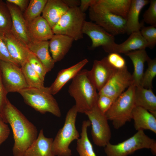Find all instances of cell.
<instances>
[{"label":"cell","instance_id":"cb8c5ba5","mask_svg":"<svg viewBox=\"0 0 156 156\" xmlns=\"http://www.w3.org/2000/svg\"><path fill=\"white\" fill-rule=\"evenodd\" d=\"M27 47L40 60L48 72L51 71L55 62L49 53V41L31 39Z\"/></svg>","mask_w":156,"mask_h":156},{"label":"cell","instance_id":"6da1fadb","mask_svg":"<svg viewBox=\"0 0 156 156\" xmlns=\"http://www.w3.org/2000/svg\"><path fill=\"white\" fill-rule=\"evenodd\" d=\"M0 116L6 123L10 124L13 133L14 156H24L27 149L36 139V127L30 122L8 99L0 112Z\"/></svg>","mask_w":156,"mask_h":156},{"label":"cell","instance_id":"1f68e13d","mask_svg":"<svg viewBox=\"0 0 156 156\" xmlns=\"http://www.w3.org/2000/svg\"><path fill=\"white\" fill-rule=\"evenodd\" d=\"M146 62L148 68L144 73L141 87L148 89H152V81L156 76V59L149 57Z\"/></svg>","mask_w":156,"mask_h":156},{"label":"cell","instance_id":"5bb4252c","mask_svg":"<svg viewBox=\"0 0 156 156\" xmlns=\"http://www.w3.org/2000/svg\"><path fill=\"white\" fill-rule=\"evenodd\" d=\"M11 17V33L27 47L31 40L27 24L23 13L16 6L5 1Z\"/></svg>","mask_w":156,"mask_h":156},{"label":"cell","instance_id":"f1b7e54d","mask_svg":"<svg viewBox=\"0 0 156 156\" xmlns=\"http://www.w3.org/2000/svg\"><path fill=\"white\" fill-rule=\"evenodd\" d=\"M26 82L29 87L43 88L45 87L38 73L29 65L27 61L21 67Z\"/></svg>","mask_w":156,"mask_h":156},{"label":"cell","instance_id":"d4e9b609","mask_svg":"<svg viewBox=\"0 0 156 156\" xmlns=\"http://www.w3.org/2000/svg\"><path fill=\"white\" fill-rule=\"evenodd\" d=\"M130 35L129 38L120 44L116 43L111 53L125 54L136 50L145 49L148 47V44L141 35L140 31L133 32Z\"/></svg>","mask_w":156,"mask_h":156},{"label":"cell","instance_id":"8d00e7d4","mask_svg":"<svg viewBox=\"0 0 156 156\" xmlns=\"http://www.w3.org/2000/svg\"><path fill=\"white\" fill-rule=\"evenodd\" d=\"M99 96L97 102V106L100 110L105 114L114 101L112 98L106 95Z\"/></svg>","mask_w":156,"mask_h":156},{"label":"cell","instance_id":"2e32d148","mask_svg":"<svg viewBox=\"0 0 156 156\" xmlns=\"http://www.w3.org/2000/svg\"><path fill=\"white\" fill-rule=\"evenodd\" d=\"M87 59H84L76 64L58 73L53 82L49 87L50 93L53 95L57 94L70 80L73 79L88 62Z\"/></svg>","mask_w":156,"mask_h":156},{"label":"cell","instance_id":"5b68a950","mask_svg":"<svg viewBox=\"0 0 156 156\" xmlns=\"http://www.w3.org/2000/svg\"><path fill=\"white\" fill-rule=\"evenodd\" d=\"M136 86L133 83L114 102L105 115L111 121L114 128L118 129L132 120L135 107L134 93Z\"/></svg>","mask_w":156,"mask_h":156},{"label":"cell","instance_id":"4dcf8cb0","mask_svg":"<svg viewBox=\"0 0 156 156\" xmlns=\"http://www.w3.org/2000/svg\"><path fill=\"white\" fill-rule=\"evenodd\" d=\"M11 27V16L7 3L0 0V34L10 31Z\"/></svg>","mask_w":156,"mask_h":156},{"label":"cell","instance_id":"30bf717a","mask_svg":"<svg viewBox=\"0 0 156 156\" xmlns=\"http://www.w3.org/2000/svg\"><path fill=\"white\" fill-rule=\"evenodd\" d=\"M0 70L3 83L8 93L18 92L29 87L21 67L11 62L0 60Z\"/></svg>","mask_w":156,"mask_h":156},{"label":"cell","instance_id":"3957f363","mask_svg":"<svg viewBox=\"0 0 156 156\" xmlns=\"http://www.w3.org/2000/svg\"><path fill=\"white\" fill-rule=\"evenodd\" d=\"M24 101L36 111L42 114L48 112L58 117L61 116L57 101L50 92L49 88H43L28 87L18 92Z\"/></svg>","mask_w":156,"mask_h":156},{"label":"cell","instance_id":"8fae6325","mask_svg":"<svg viewBox=\"0 0 156 156\" xmlns=\"http://www.w3.org/2000/svg\"><path fill=\"white\" fill-rule=\"evenodd\" d=\"M133 83L132 74L127 66L117 70L98 94L107 96L115 101Z\"/></svg>","mask_w":156,"mask_h":156},{"label":"cell","instance_id":"7a4b0ae2","mask_svg":"<svg viewBox=\"0 0 156 156\" xmlns=\"http://www.w3.org/2000/svg\"><path fill=\"white\" fill-rule=\"evenodd\" d=\"M88 70L80 71L72 79L68 92L74 99L78 113H84L97 105L96 89L89 79Z\"/></svg>","mask_w":156,"mask_h":156},{"label":"cell","instance_id":"e575fe53","mask_svg":"<svg viewBox=\"0 0 156 156\" xmlns=\"http://www.w3.org/2000/svg\"><path fill=\"white\" fill-rule=\"evenodd\" d=\"M148 8L143 15V21L151 26L156 27V0H151Z\"/></svg>","mask_w":156,"mask_h":156},{"label":"cell","instance_id":"f35d334b","mask_svg":"<svg viewBox=\"0 0 156 156\" xmlns=\"http://www.w3.org/2000/svg\"><path fill=\"white\" fill-rule=\"evenodd\" d=\"M10 131L8 125L5 122L0 116V145L7 139Z\"/></svg>","mask_w":156,"mask_h":156},{"label":"cell","instance_id":"60d3db41","mask_svg":"<svg viewBox=\"0 0 156 156\" xmlns=\"http://www.w3.org/2000/svg\"><path fill=\"white\" fill-rule=\"evenodd\" d=\"M29 0H6V1L17 6L23 13L26 10L29 4Z\"/></svg>","mask_w":156,"mask_h":156},{"label":"cell","instance_id":"9c48e42d","mask_svg":"<svg viewBox=\"0 0 156 156\" xmlns=\"http://www.w3.org/2000/svg\"><path fill=\"white\" fill-rule=\"evenodd\" d=\"M85 114L88 116L92 126L91 134L94 143L96 146L105 147L111 138V129L105 114L97 105Z\"/></svg>","mask_w":156,"mask_h":156},{"label":"cell","instance_id":"e0dca14e","mask_svg":"<svg viewBox=\"0 0 156 156\" xmlns=\"http://www.w3.org/2000/svg\"><path fill=\"white\" fill-rule=\"evenodd\" d=\"M74 40L62 34H54L49 41V51L54 62L61 60L71 48Z\"/></svg>","mask_w":156,"mask_h":156},{"label":"cell","instance_id":"836d02e7","mask_svg":"<svg viewBox=\"0 0 156 156\" xmlns=\"http://www.w3.org/2000/svg\"><path fill=\"white\" fill-rule=\"evenodd\" d=\"M156 27L150 26H143L140 30V33L146 42L148 47L153 49L156 44Z\"/></svg>","mask_w":156,"mask_h":156},{"label":"cell","instance_id":"44dd1931","mask_svg":"<svg viewBox=\"0 0 156 156\" xmlns=\"http://www.w3.org/2000/svg\"><path fill=\"white\" fill-rule=\"evenodd\" d=\"M150 1L148 0H131L126 24V33L130 35L133 32L140 31L143 26L139 21L140 13L144 6Z\"/></svg>","mask_w":156,"mask_h":156},{"label":"cell","instance_id":"7402d4cb","mask_svg":"<svg viewBox=\"0 0 156 156\" xmlns=\"http://www.w3.org/2000/svg\"><path fill=\"white\" fill-rule=\"evenodd\" d=\"M62 0H48L42 12V16L51 29L69 9Z\"/></svg>","mask_w":156,"mask_h":156},{"label":"cell","instance_id":"f546056e","mask_svg":"<svg viewBox=\"0 0 156 156\" xmlns=\"http://www.w3.org/2000/svg\"><path fill=\"white\" fill-rule=\"evenodd\" d=\"M47 0H30L26 10L23 13L24 18L27 23L40 16Z\"/></svg>","mask_w":156,"mask_h":156},{"label":"cell","instance_id":"4fadbf2b","mask_svg":"<svg viewBox=\"0 0 156 156\" xmlns=\"http://www.w3.org/2000/svg\"><path fill=\"white\" fill-rule=\"evenodd\" d=\"M117 70L109 63L105 57L100 60L94 61L91 69L88 70L87 75L99 92Z\"/></svg>","mask_w":156,"mask_h":156},{"label":"cell","instance_id":"603a6c76","mask_svg":"<svg viewBox=\"0 0 156 156\" xmlns=\"http://www.w3.org/2000/svg\"><path fill=\"white\" fill-rule=\"evenodd\" d=\"M125 54L130 58L133 64L134 71L132 74L133 83L136 87H141L144 63L149 57L145 49L132 51Z\"/></svg>","mask_w":156,"mask_h":156},{"label":"cell","instance_id":"52a82bcc","mask_svg":"<svg viewBox=\"0 0 156 156\" xmlns=\"http://www.w3.org/2000/svg\"><path fill=\"white\" fill-rule=\"evenodd\" d=\"M86 14L79 7L69 8L52 28L54 34L65 35L77 40L83 38L82 29Z\"/></svg>","mask_w":156,"mask_h":156},{"label":"cell","instance_id":"4316f807","mask_svg":"<svg viewBox=\"0 0 156 156\" xmlns=\"http://www.w3.org/2000/svg\"><path fill=\"white\" fill-rule=\"evenodd\" d=\"M90 125L89 120L82 122L80 138L77 140L76 149L79 156H97L88 136V128Z\"/></svg>","mask_w":156,"mask_h":156},{"label":"cell","instance_id":"d6986e66","mask_svg":"<svg viewBox=\"0 0 156 156\" xmlns=\"http://www.w3.org/2000/svg\"><path fill=\"white\" fill-rule=\"evenodd\" d=\"M27 24L31 40L48 41L54 34L48 22L42 16L27 23Z\"/></svg>","mask_w":156,"mask_h":156},{"label":"cell","instance_id":"7bdbcfd3","mask_svg":"<svg viewBox=\"0 0 156 156\" xmlns=\"http://www.w3.org/2000/svg\"><path fill=\"white\" fill-rule=\"evenodd\" d=\"M69 8L79 7L80 0H62Z\"/></svg>","mask_w":156,"mask_h":156},{"label":"cell","instance_id":"b9f144b4","mask_svg":"<svg viewBox=\"0 0 156 156\" xmlns=\"http://www.w3.org/2000/svg\"><path fill=\"white\" fill-rule=\"evenodd\" d=\"M96 0H81L79 8L84 13L92 5L95 3Z\"/></svg>","mask_w":156,"mask_h":156},{"label":"cell","instance_id":"7c38bea8","mask_svg":"<svg viewBox=\"0 0 156 156\" xmlns=\"http://www.w3.org/2000/svg\"><path fill=\"white\" fill-rule=\"evenodd\" d=\"M82 32L91 39V49L101 46L106 52L111 53L116 43L114 36L94 22L86 21L83 24Z\"/></svg>","mask_w":156,"mask_h":156},{"label":"cell","instance_id":"277c9868","mask_svg":"<svg viewBox=\"0 0 156 156\" xmlns=\"http://www.w3.org/2000/svg\"><path fill=\"white\" fill-rule=\"evenodd\" d=\"M78 112L75 105L67 113L63 126L58 131L53 142V149L57 156H71L72 152L69 146L80 135L75 123Z\"/></svg>","mask_w":156,"mask_h":156},{"label":"cell","instance_id":"83f0119b","mask_svg":"<svg viewBox=\"0 0 156 156\" xmlns=\"http://www.w3.org/2000/svg\"><path fill=\"white\" fill-rule=\"evenodd\" d=\"M111 13L126 20L131 0H97Z\"/></svg>","mask_w":156,"mask_h":156},{"label":"cell","instance_id":"ba28073f","mask_svg":"<svg viewBox=\"0 0 156 156\" xmlns=\"http://www.w3.org/2000/svg\"><path fill=\"white\" fill-rule=\"evenodd\" d=\"M89 8L92 22L114 36L126 33V20L109 12L97 2Z\"/></svg>","mask_w":156,"mask_h":156},{"label":"cell","instance_id":"d6a6232c","mask_svg":"<svg viewBox=\"0 0 156 156\" xmlns=\"http://www.w3.org/2000/svg\"><path fill=\"white\" fill-rule=\"evenodd\" d=\"M27 61L42 81H44L45 75L48 71L40 60L28 49Z\"/></svg>","mask_w":156,"mask_h":156},{"label":"cell","instance_id":"ac0fdd59","mask_svg":"<svg viewBox=\"0 0 156 156\" xmlns=\"http://www.w3.org/2000/svg\"><path fill=\"white\" fill-rule=\"evenodd\" d=\"M131 119L137 131L149 130L156 133V117L147 110L135 106L132 112Z\"/></svg>","mask_w":156,"mask_h":156},{"label":"cell","instance_id":"484cf974","mask_svg":"<svg viewBox=\"0 0 156 156\" xmlns=\"http://www.w3.org/2000/svg\"><path fill=\"white\" fill-rule=\"evenodd\" d=\"M134 99L135 106L147 110L156 117V96L152 89L136 87Z\"/></svg>","mask_w":156,"mask_h":156},{"label":"cell","instance_id":"9a60e30c","mask_svg":"<svg viewBox=\"0 0 156 156\" xmlns=\"http://www.w3.org/2000/svg\"><path fill=\"white\" fill-rule=\"evenodd\" d=\"M1 34L10 56L21 67L27 61L28 48L11 31Z\"/></svg>","mask_w":156,"mask_h":156},{"label":"cell","instance_id":"ffe728a7","mask_svg":"<svg viewBox=\"0 0 156 156\" xmlns=\"http://www.w3.org/2000/svg\"><path fill=\"white\" fill-rule=\"evenodd\" d=\"M53 139L44 135L40 130L37 138L25 152L24 156H56L53 149Z\"/></svg>","mask_w":156,"mask_h":156},{"label":"cell","instance_id":"d590c367","mask_svg":"<svg viewBox=\"0 0 156 156\" xmlns=\"http://www.w3.org/2000/svg\"><path fill=\"white\" fill-rule=\"evenodd\" d=\"M106 57L109 63L117 70L122 69L127 66L125 60L119 53H111Z\"/></svg>","mask_w":156,"mask_h":156},{"label":"cell","instance_id":"8992f818","mask_svg":"<svg viewBox=\"0 0 156 156\" xmlns=\"http://www.w3.org/2000/svg\"><path fill=\"white\" fill-rule=\"evenodd\" d=\"M107 156H127L143 148L151 149L156 154V141L146 135L143 130H139L133 136L116 144L109 143L104 147Z\"/></svg>","mask_w":156,"mask_h":156},{"label":"cell","instance_id":"74e56055","mask_svg":"<svg viewBox=\"0 0 156 156\" xmlns=\"http://www.w3.org/2000/svg\"><path fill=\"white\" fill-rule=\"evenodd\" d=\"M0 60L11 62L18 66L10 56L1 34H0Z\"/></svg>","mask_w":156,"mask_h":156},{"label":"cell","instance_id":"ab89813d","mask_svg":"<svg viewBox=\"0 0 156 156\" xmlns=\"http://www.w3.org/2000/svg\"><path fill=\"white\" fill-rule=\"evenodd\" d=\"M7 94L3 83L0 70V112L4 106L8 99L7 97Z\"/></svg>","mask_w":156,"mask_h":156}]
</instances>
